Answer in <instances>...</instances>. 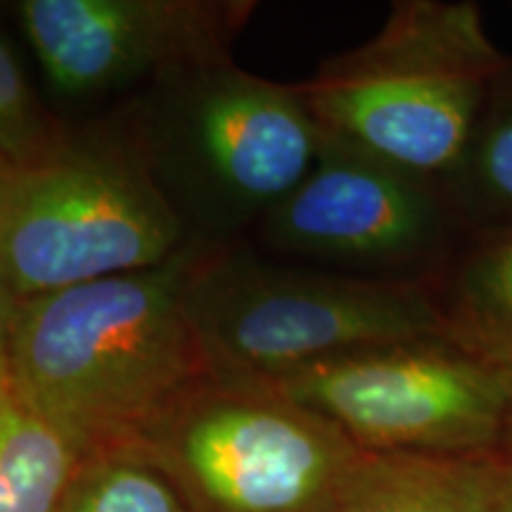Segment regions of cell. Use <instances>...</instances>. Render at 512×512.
<instances>
[{"mask_svg":"<svg viewBox=\"0 0 512 512\" xmlns=\"http://www.w3.org/2000/svg\"><path fill=\"white\" fill-rule=\"evenodd\" d=\"M254 8L238 0H22L17 15L57 91L93 95L230 62Z\"/></svg>","mask_w":512,"mask_h":512,"instance_id":"52a82bcc","label":"cell"},{"mask_svg":"<svg viewBox=\"0 0 512 512\" xmlns=\"http://www.w3.org/2000/svg\"><path fill=\"white\" fill-rule=\"evenodd\" d=\"M486 512H512V451L491 458Z\"/></svg>","mask_w":512,"mask_h":512,"instance_id":"2e32d148","label":"cell"},{"mask_svg":"<svg viewBox=\"0 0 512 512\" xmlns=\"http://www.w3.org/2000/svg\"><path fill=\"white\" fill-rule=\"evenodd\" d=\"M17 294L5 283L0 273V384H10V361H12V332H15L17 316Z\"/></svg>","mask_w":512,"mask_h":512,"instance_id":"e0dca14e","label":"cell"},{"mask_svg":"<svg viewBox=\"0 0 512 512\" xmlns=\"http://www.w3.org/2000/svg\"><path fill=\"white\" fill-rule=\"evenodd\" d=\"M171 83L183 86L178 145L211 197L268 214L311 174L323 131L299 86L259 79L233 62Z\"/></svg>","mask_w":512,"mask_h":512,"instance_id":"ba28073f","label":"cell"},{"mask_svg":"<svg viewBox=\"0 0 512 512\" xmlns=\"http://www.w3.org/2000/svg\"><path fill=\"white\" fill-rule=\"evenodd\" d=\"M271 382L361 451L491 458L505 448V401L482 358L453 342L351 351Z\"/></svg>","mask_w":512,"mask_h":512,"instance_id":"8992f818","label":"cell"},{"mask_svg":"<svg viewBox=\"0 0 512 512\" xmlns=\"http://www.w3.org/2000/svg\"><path fill=\"white\" fill-rule=\"evenodd\" d=\"M195 254L19 299L10 384L83 453L128 451L188 389L216 375L185 290Z\"/></svg>","mask_w":512,"mask_h":512,"instance_id":"6da1fadb","label":"cell"},{"mask_svg":"<svg viewBox=\"0 0 512 512\" xmlns=\"http://www.w3.org/2000/svg\"><path fill=\"white\" fill-rule=\"evenodd\" d=\"M463 169L486 200L512 209V91L494 98V107H484Z\"/></svg>","mask_w":512,"mask_h":512,"instance_id":"9a60e30c","label":"cell"},{"mask_svg":"<svg viewBox=\"0 0 512 512\" xmlns=\"http://www.w3.org/2000/svg\"><path fill=\"white\" fill-rule=\"evenodd\" d=\"M185 302L211 368L275 380L351 351L451 342L444 311L415 283L278 271L195 254Z\"/></svg>","mask_w":512,"mask_h":512,"instance_id":"3957f363","label":"cell"},{"mask_svg":"<svg viewBox=\"0 0 512 512\" xmlns=\"http://www.w3.org/2000/svg\"><path fill=\"white\" fill-rule=\"evenodd\" d=\"M444 316L460 349L479 358L512 351V235L467 261Z\"/></svg>","mask_w":512,"mask_h":512,"instance_id":"7c38bea8","label":"cell"},{"mask_svg":"<svg viewBox=\"0 0 512 512\" xmlns=\"http://www.w3.org/2000/svg\"><path fill=\"white\" fill-rule=\"evenodd\" d=\"M83 460L12 384H0V512H57Z\"/></svg>","mask_w":512,"mask_h":512,"instance_id":"8fae6325","label":"cell"},{"mask_svg":"<svg viewBox=\"0 0 512 512\" xmlns=\"http://www.w3.org/2000/svg\"><path fill=\"white\" fill-rule=\"evenodd\" d=\"M491 373L496 375L498 387H501L503 401H505V448L503 451H512V351L501 356L482 358Z\"/></svg>","mask_w":512,"mask_h":512,"instance_id":"ac0fdd59","label":"cell"},{"mask_svg":"<svg viewBox=\"0 0 512 512\" xmlns=\"http://www.w3.org/2000/svg\"><path fill=\"white\" fill-rule=\"evenodd\" d=\"M190 512H311L361 448L266 380L211 375L140 432Z\"/></svg>","mask_w":512,"mask_h":512,"instance_id":"277c9868","label":"cell"},{"mask_svg":"<svg viewBox=\"0 0 512 512\" xmlns=\"http://www.w3.org/2000/svg\"><path fill=\"white\" fill-rule=\"evenodd\" d=\"M508 62L475 3H396L373 41L299 86L320 131L420 178L463 169Z\"/></svg>","mask_w":512,"mask_h":512,"instance_id":"7a4b0ae2","label":"cell"},{"mask_svg":"<svg viewBox=\"0 0 512 512\" xmlns=\"http://www.w3.org/2000/svg\"><path fill=\"white\" fill-rule=\"evenodd\" d=\"M72 145L67 128L38 100L22 64L0 38V176L53 164Z\"/></svg>","mask_w":512,"mask_h":512,"instance_id":"5bb4252c","label":"cell"},{"mask_svg":"<svg viewBox=\"0 0 512 512\" xmlns=\"http://www.w3.org/2000/svg\"><path fill=\"white\" fill-rule=\"evenodd\" d=\"M57 512H190L162 470L136 451L83 460Z\"/></svg>","mask_w":512,"mask_h":512,"instance_id":"4fadbf2b","label":"cell"},{"mask_svg":"<svg viewBox=\"0 0 512 512\" xmlns=\"http://www.w3.org/2000/svg\"><path fill=\"white\" fill-rule=\"evenodd\" d=\"M266 216L275 247L373 264L408 259L437 233V209L420 178L328 133L311 174Z\"/></svg>","mask_w":512,"mask_h":512,"instance_id":"9c48e42d","label":"cell"},{"mask_svg":"<svg viewBox=\"0 0 512 512\" xmlns=\"http://www.w3.org/2000/svg\"><path fill=\"white\" fill-rule=\"evenodd\" d=\"M491 458L363 451L311 512H486Z\"/></svg>","mask_w":512,"mask_h":512,"instance_id":"30bf717a","label":"cell"},{"mask_svg":"<svg viewBox=\"0 0 512 512\" xmlns=\"http://www.w3.org/2000/svg\"><path fill=\"white\" fill-rule=\"evenodd\" d=\"M183 226L143 162L72 145L57 162L0 176V273L17 299L162 266Z\"/></svg>","mask_w":512,"mask_h":512,"instance_id":"5b68a950","label":"cell"}]
</instances>
